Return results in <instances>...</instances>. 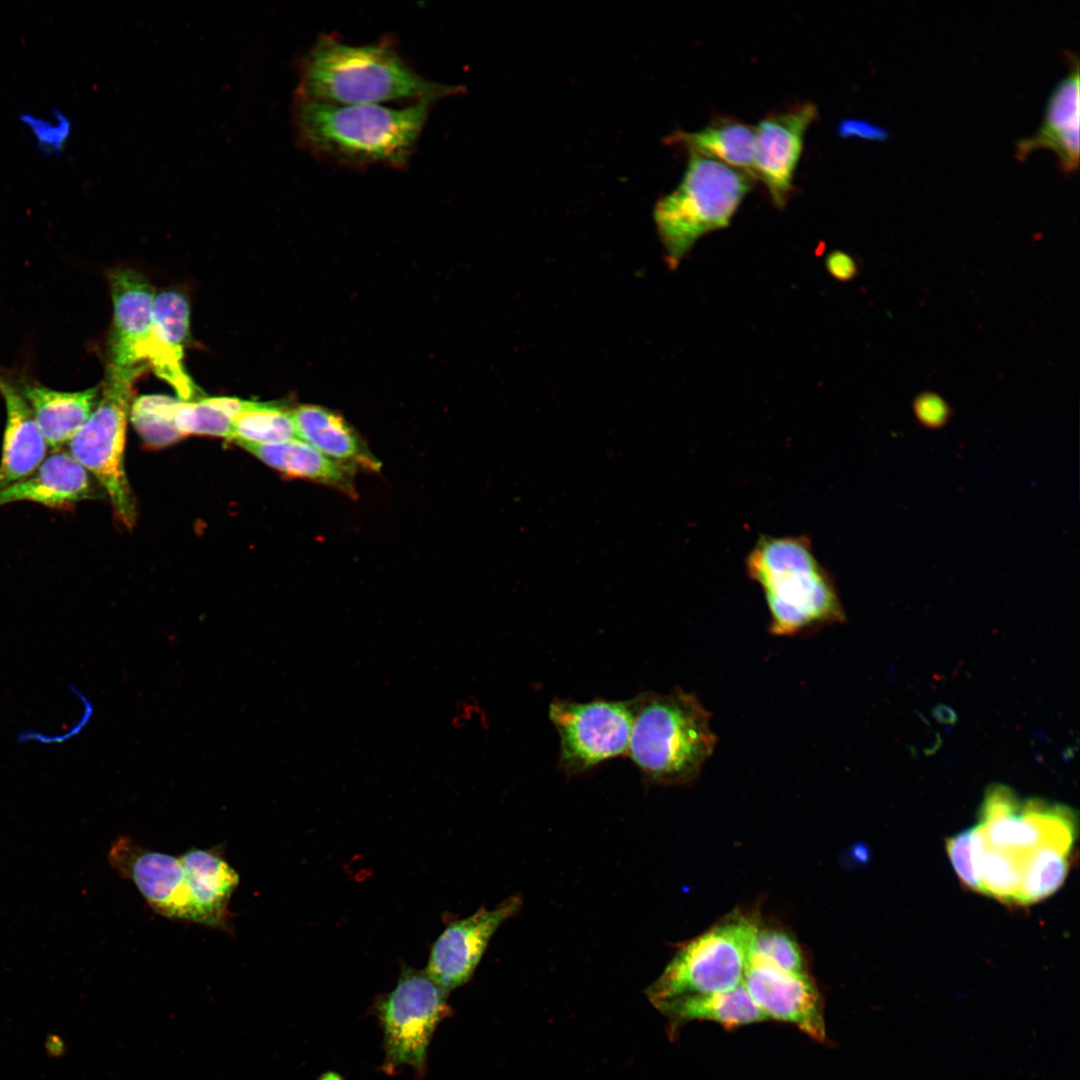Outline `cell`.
Here are the masks:
<instances>
[{"label": "cell", "mask_w": 1080, "mask_h": 1080, "mask_svg": "<svg viewBox=\"0 0 1080 1080\" xmlns=\"http://www.w3.org/2000/svg\"><path fill=\"white\" fill-rule=\"evenodd\" d=\"M745 567L764 595L771 634L796 636L845 621L834 579L807 536L761 535Z\"/></svg>", "instance_id": "1"}, {"label": "cell", "mask_w": 1080, "mask_h": 1080, "mask_svg": "<svg viewBox=\"0 0 1080 1080\" xmlns=\"http://www.w3.org/2000/svg\"><path fill=\"white\" fill-rule=\"evenodd\" d=\"M433 99L394 108L336 105L297 97L292 118L298 141L313 152L353 163H407Z\"/></svg>", "instance_id": "2"}, {"label": "cell", "mask_w": 1080, "mask_h": 1080, "mask_svg": "<svg viewBox=\"0 0 1080 1080\" xmlns=\"http://www.w3.org/2000/svg\"><path fill=\"white\" fill-rule=\"evenodd\" d=\"M429 81L384 44L350 45L323 37L307 53L297 97L336 105L433 99L457 92Z\"/></svg>", "instance_id": "3"}, {"label": "cell", "mask_w": 1080, "mask_h": 1080, "mask_svg": "<svg viewBox=\"0 0 1080 1080\" xmlns=\"http://www.w3.org/2000/svg\"><path fill=\"white\" fill-rule=\"evenodd\" d=\"M635 714L627 754L652 784L695 780L717 745L711 714L690 692L644 691L634 697Z\"/></svg>", "instance_id": "4"}, {"label": "cell", "mask_w": 1080, "mask_h": 1080, "mask_svg": "<svg viewBox=\"0 0 1080 1080\" xmlns=\"http://www.w3.org/2000/svg\"><path fill=\"white\" fill-rule=\"evenodd\" d=\"M753 180L742 171L689 152L680 183L658 200L654 209L657 232L671 268L703 235L730 223Z\"/></svg>", "instance_id": "5"}, {"label": "cell", "mask_w": 1080, "mask_h": 1080, "mask_svg": "<svg viewBox=\"0 0 1080 1080\" xmlns=\"http://www.w3.org/2000/svg\"><path fill=\"white\" fill-rule=\"evenodd\" d=\"M759 926L750 915L734 912L682 945L646 990L657 1006L678 998L723 992L743 983Z\"/></svg>", "instance_id": "6"}, {"label": "cell", "mask_w": 1080, "mask_h": 1080, "mask_svg": "<svg viewBox=\"0 0 1080 1080\" xmlns=\"http://www.w3.org/2000/svg\"><path fill=\"white\" fill-rule=\"evenodd\" d=\"M135 380L106 373L99 400L86 422L68 442V453L107 492L122 523L132 527L135 500L124 469L128 412Z\"/></svg>", "instance_id": "7"}, {"label": "cell", "mask_w": 1080, "mask_h": 1080, "mask_svg": "<svg viewBox=\"0 0 1080 1080\" xmlns=\"http://www.w3.org/2000/svg\"><path fill=\"white\" fill-rule=\"evenodd\" d=\"M109 283L113 322L106 373L136 381L150 368L169 385L174 384L177 373L154 333L152 286L142 274L122 268L110 272Z\"/></svg>", "instance_id": "8"}, {"label": "cell", "mask_w": 1080, "mask_h": 1080, "mask_svg": "<svg viewBox=\"0 0 1080 1080\" xmlns=\"http://www.w3.org/2000/svg\"><path fill=\"white\" fill-rule=\"evenodd\" d=\"M634 714V698L584 703L554 699L548 715L560 739V769L575 776L627 754Z\"/></svg>", "instance_id": "9"}, {"label": "cell", "mask_w": 1080, "mask_h": 1080, "mask_svg": "<svg viewBox=\"0 0 1080 1080\" xmlns=\"http://www.w3.org/2000/svg\"><path fill=\"white\" fill-rule=\"evenodd\" d=\"M448 991L424 970L402 969L395 988L378 1002L386 1063L423 1071L432 1034L448 1015Z\"/></svg>", "instance_id": "10"}, {"label": "cell", "mask_w": 1080, "mask_h": 1080, "mask_svg": "<svg viewBox=\"0 0 1080 1080\" xmlns=\"http://www.w3.org/2000/svg\"><path fill=\"white\" fill-rule=\"evenodd\" d=\"M817 115V106L804 102L769 113L755 127L754 178L765 185L776 208H784L792 196L804 136Z\"/></svg>", "instance_id": "11"}, {"label": "cell", "mask_w": 1080, "mask_h": 1080, "mask_svg": "<svg viewBox=\"0 0 1080 1080\" xmlns=\"http://www.w3.org/2000/svg\"><path fill=\"white\" fill-rule=\"evenodd\" d=\"M521 904L519 896H512L492 909L480 908L448 924L431 948L425 970L428 976L448 992L465 984L493 934L518 912Z\"/></svg>", "instance_id": "12"}, {"label": "cell", "mask_w": 1080, "mask_h": 1080, "mask_svg": "<svg viewBox=\"0 0 1080 1080\" xmlns=\"http://www.w3.org/2000/svg\"><path fill=\"white\" fill-rule=\"evenodd\" d=\"M110 865L131 881L157 913L189 921L185 873L179 857L146 849L127 836L116 839L109 850Z\"/></svg>", "instance_id": "13"}, {"label": "cell", "mask_w": 1080, "mask_h": 1080, "mask_svg": "<svg viewBox=\"0 0 1080 1080\" xmlns=\"http://www.w3.org/2000/svg\"><path fill=\"white\" fill-rule=\"evenodd\" d=\"M743 985L768 1019L793 1024L814 1040H825L822 1000L808 974L749 960Z\"/></svg>", "instance_id": "14"}, {"label": "cell", "mask_w": 1080, "mask_h": 1080, "mask_svg": "<svg viewBox=\"0 0 1080 1080\" xmlns=\"http://www.w3.org/2000/svg\"><path fill=\"white\" fill-rule=\"evenodd\" d=\"M186 878L189 921L231 932L228 905L239 884L221 849L190 848L179 856Z\"/></svg>", "instance_id": "15"}, {"label": "cell", "mask_w": 1080, "mask_h": 1080, "mask_svg": "<svg viewBox=\"0 0 1080 1080\" xmlns=\"http://www.w3.org/2000/svg\"><path fill=\"white\" fill-rule=\"evenodd\" d=\"M1070 69L1051 93L1040 128L1017 141V157L1024 159L1038 148L1052 150L1065 174L1078 168L1079 160V61L1070 53Z\"/></svg>", "instance_id": "16"}, {"label": "cell", "mask_w": 1080, "mask_h": 1080, "mask_svg": "<svg viewBox=\"0 0 1080 1080\" xmlns=\"http://www.w3.org/2000/svg\"><path fill=\"white\" fill-rule=\"evenodd\" d=\"M89 472L68 452L47 456L29 476L0 490V507L30 501L53 509H68L92 496Z\"/></svg>", "instance_id": "17"}, {"label": "cell", "mask_w": 1080, "mask_h": 1080, "mask_svg": "<svg viewBox=\"0 0 1080 1080\" xmlns=\"http://www.w3.org/2000/svg\"><path fill=\"white\" fill-rule=\"evenodd\" d=\"M0 395L6 410L0 461L1 490L33 473L47 457L48 445L27 401L1 372Z\"/></svg>", "instance_id": "18"}, {"label": "cell", "mask_w": 1080, "mask_h": 1080, "mask_svg": "<svg viewBox=\"0 0 1080 1080\" xmlns=\"http://www.w3.org/2000/svg\"><path fill=\"white\" fill-rule=\"evenodd\" d=\"M27 401L35 421L53 452L61 451L94 410L101 387L81 391H59L39 383L21 381L17 386Z\"/></svg>", "instance_id": "19"}, {"label": "cell", "mask_w": 1080, "mask_h": 1080, "mask_svg": "<svg viewBox=\"0 0 1080 1080\" xmlns=\"http://www.w3.org/2000/svg\"><path fill=\"white\" fill-rule=\"evenodd\" d=\"M237 444L288 476L316 481L350 495L354 491V466L325 456L299 438L276 444Z\"/></svg>", "instance_id": "20"}, {"label": "cell", "mask_w": 1080, "mask_h": 1080, "mask_svg": "<svg viewBox=\"0 0 1080 1080\" xmlns=\"http://www.w3.org/2000/svg\"><path fill=\"white\" fill-rule=\"evenodd\" d=\"M297 436L325 456L373 471L381 463L341 416L315 405H302L291 411Z\"/></svg>", "instance_id": "21"}, {"label": "cell", "mask_w": 1080, "mask_h": 1080, "mask_svg": "<svg viewBox=\"0 0 1080 1080\" xmlns=\"http://www.w3.org/2000/svg\"><path fill=\"white\" fill-rule=\"evenodd\" d=\"M669 140L682 145L688 152L721 162L755 179V127L739 119L721 116L700 130L676 131Z\"/></svg>", "instance_id": "22"}, {"label": "cell", "mask_w": 1080, "mask_h": 1080, "mask_svg": "<svg viewBox=\"0 0 1080 1080\" xmlns=\"http://www.w3.org/2000/svg\"><path fill=\"white\" fill-rule=\"evenodd\" d=\"M656 1009L668 1019L671 1030L693 1020L712 1021L735 1028L768 1019L743 983L728 991L678 998Z\"/></svg>", "instance_id": "23"}, {"label": "cell", "mask_w": 1080, "mask_h": 1080, "mask_svg": "<svg viewBox=\"0 0 1080 1080\" xmlns=\"http://www.w3.org/2000/svg\"><path fill=\"white\" fill-rule=\"evenodd\" d=\"M1072 852L1043 845L1019 857L1021 880L1017 905L1037 903L1054 894L1064 883Z\"/></svg>", "instance_id": "24"}, {"label": "cell", "mask_w": 1080, "mask_h": 1080, "mask_svg": "<svg viewBox=\"0 0 1080 1080\" xmlns=\"http://www.w3.org/2000/svg\"><path fill=\"white\" fill-rule=\"evenodd\" d=\"M247 403V400L232 397L179 400L173 422L182 437L194 434L230 440L233 419Z\"/></svg>", "instance_id": "25"}, {"label": "cell", "mask_w": 1080, "mask_h": 1080, "mask_svg": "<svg viewBox=\"0 0 1080 1080\" xmlns=\"http://www.w3.org/2000/svg\"><path fill=\"white\" fill-rule=\"evenodd\" d=\"M298 438L291 411L273 403L248 401L233 419L230 440L276 444Z\"/></svg>", "instance_id": "26"}, {"label": "cell", "mask_w": 1080, "mask_h": 1080, "mask_svg": "<svg viewBox=\"0 0 1080 1080\" xmlns=\"http://www.w3.org/2000/svg\"><path fill=\"white\" fill-rule=\"evenodd\" d=\"M975 846L976 868L982 894L994 897L1002 903L1016 904L1021 880L1019 857L988 846L977 825Z\"/></svg>", "instance_id": "27"}, {"label": "cell", "mask_w": 1080, "mask_h": 1080, "mask_svg": "<svg viewBox=\"0 0 1080 1080\" xmlns=\"http://www.w3.org/2000/svg\"><path fill=\"white\" fill-rule=\"evenodd\" d=\"M153 328L167 358L183 367L184 349L189 338L190 307L179 292L167 290L156 294L153 301Z\"/></svg>", "instance_id": "28"}, {"label": "cell", "mask_w": 1080, "mask_h": 1080, "mask_svg": "<svg viewBox=\"0 0 1080 1080\" xmlns=\"http://www.w3.org/2000/svg\"><path fill=\"white\" fill-rule=\"evenodd\" d=\"M178 402L163 395H144L133 402L131 419L146 442L165 446L182 437L173 422Z\"/></svg>", "instance_id": "29"}, {"label": "cell", "mask_w": 1080, "mask_h": 1080, "mask_svg": "<svg viewBox=\"0 0 1080 1080\" xmlns=\"http://www.w3.org/2000/svg\"><path fill=\"white\" fill-rule=\"evenodd\" d=\"M749 960L762 962L790 973L807 974L798 944L791 936L776 929L758 928L752 942Z\"/></svg>", "instance_id": "30"}, {"label": "cell", "mask_w": 1080, "mask_h": 1080, "mask_svg": "<svg viewBox=\"0 0 1080 1080\" xmlns=\"http://www.w3.org/2000/svg\"><path fill=\"white\" fill-rule=\"evenodd\" d=\"M19 120L33 134L38 149L48 155L62 152L71 134L70 119L57 108L51 111V119L25 112Z\"/></svg>", "instance_id": "31"}, {"label": "cell", "mask_w": 1080, "mask_h": 1080, "mask_svg": "<svg viewBox=\"0 0 1080 1080\" xmlns=\"http://www.w3.org/2000/svg\"><path fill=\"white\" fill-rule=\"evenodd\" d=\"M946 852L962 885L982 894L976 868L975 826L961 831L945 841Z\"/></svg>", "instance_id": "32"}, {"label": "cell", "mask_w": 1080, "mask_h": 1080, "mask_svg": "<svg viewBox=\"0 0 1080 1080\" xmlns=\"http://www.w3.org/2000/svg\"><path fill=\"white\" fill-rule=\"evenodd\" d=\"M912 407L918 422L928 429H940L951 418V408L948 403L933 392L919 394L914 399Z\"/></svg>", "instance_id": "33"}, {"label": "cell", "mask_w": 1080, "mask_h": 1080, "mask_svg": "<svg viewBox=\"0 0 1080 1080\" xmlns=\"http://www.w3.org/2000/svg\"><path fill=\"white\" fill-rule=\"evenodd\" d=\"M838 133L842 137L857 136L869 139H884L887 136V132L882 128L874 126L866 121H860L855 119H845L839 123L837 128Z\"/></svg>", "instance_id": "34"}, {"label": "cell", "mask_w": 1080, "mask_h": 1080, "mask_svg": "<svg viewBox=\"0 0 1080 1080\" xmlns=\"http://www.w3.org/2000/svg\"><path fill=\"white\" fill-rule=\"evenodd\" d=\"M830 272L839 279H849L856 272L853 259L844 253H834L828 260Z\"/></svg>", "instance_id": "35"}]
</instances>
